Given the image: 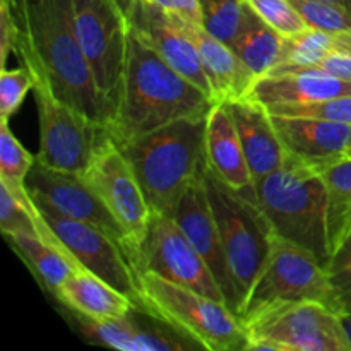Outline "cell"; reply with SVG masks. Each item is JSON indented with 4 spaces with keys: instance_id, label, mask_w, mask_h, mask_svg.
Here are the masks:
<instances>
[{
    "instance_id": "7",
    "label": "cell",
    "mask_w": 351,
    "mask_h": 351,
    "mask_svg": "<svg viewBox=\"0 0 351 351\" xmlns=\"http://www.w3.org/2000/svg\"><path fill=\"white\" fill-rule=\"evenodd\" d=\"M247 350L351 351L338 312L319 302H291L242 317Z\"/></svg>"
},
{
    "instance_id": "33",
    "label": "cell",
    "mask_w": 351,
    "mask_h": 351,
    "mask_svg": "<svg viewBox=\"0 0 351 351\" xmlns=\"http://www.w3.org/2000/svg\"><path fill=\"white\" fill-rule=\"evenodd\" d=\"M308 27L324 31L351 29V14L329 0H291Z\"/></svg>"
},
{
    "instance_id": "11",
    "label": "cell",
    "mask_w": 351,
    "mask_h": 351,
    "mask_svg": "<svg viewBox=\"0 0 351 351\" xmlns=\"http://www.w3.org/2000/svg\"><path fill=\"white\" fill-rule=\"evenodd\" d=\"M84 178L106 206L125 237V250L134 266L137 252L149 230L153 209L141 189L129 160L112 134L96 149Z\"/></svg>"
},
{
    "instance_id": "34",
    "label": "cell",
    "mask_w": 351,
    "mask_h": 351,
    "mask_svg": "<svg viewBox=\"0 0 351 351\" xmlns=\"http://www.w3.org/2000/svg\"><path fill=\"white\" fill-rule=\"evenodd\" d=\"M19 38V23L14 12L12 0L0 2V65L7 69V57L10 51H16Z\"/></svg>"
},
{
    "instance_id": "32",
    "label": "cell",
    "mask_w": 351,
    "mask_h": 351,
    "mask_svg": "<svg viewBox=\"0 0 351 351\" xmlns=\"http://www.w3.org/2000/svg\"><path fill=\"white\" fill-rule=\"evenodd\" d=\"M338 312L351 311V230L332 250L326 266Z\"/></svg>"
},
{
    "instance_id": "14",
    "label": "cell",
    "mask_w": 351,
    "mask_h": 351,
    "mask_svg": "<svg viewBox=\"0 0 351 351\" xmlns=\"http://www.w3.org/2000/svg\"><path fill=\"white\" fill-rule=\"evenodd\" d=\"M26 187L34 201L43 202L67 218L103 230L125 249V237L119 223L82 173L55 170L36 161L27 175Z\"/></svg>"
},
{
    "instance_id": "26",
    "label": "cell",
    "mask_w": 351,
    "mask_h": 351,
    "mask_svg": "<svg viewBox=\"0 0 351 351\" xmlns=\"http://www.w3.org/2000/svg\"><path fill=\"white\" fill-rule=\"evenodd\" d=\"M328 195L329 254L351 230V156L319 167Z\"/></svg>"
},
{
    "instance_id": "25",
    "label": "cell",
    "mask_w": 351,
    "mask_h": 351,
    "mask_svg": "<svg viewBox=\"0 0 351 351\" xmlns=\"http://www.w3.org/2000/svg\"><path fill=\"white\" fill-rule=\"evenodd\" d=\"M243 64L257 75L267 74L273 71L281 60L285 47V36L274 27L264 23L252 10L245 26L240 29L235 40L230 43Z\"/></svg>"
},
{
    "instance_id": "18",
    "label": "cell",
    "mask_w": 351,
    "mask_h": 351,
    "mask_svg": "<svg viewBox=\"0 0 351 351\" xmlns=\"http://www.w3.org/2000/svg\"><path fill=\"white\" fill-rule=\"evenodd\" d=\"M137 307L123 317L93 321L82 315L72 314V321L86 341L93 345L108 346L120 351H184L201 350L195 343L178 335L170 326L144 324L136 317Z\"/></svg>"
},
{
    "instance_id": "10",
    "label": "cell",
    "mask_w": 351,
    "mask_h": 351,
    "mask_svg": "<svg viewBox=\"0 0 351 351\" xmlns=\"http://www.w3.org/2000/svg\"><path fill=\"white\" fill-rule=\"evenodd\" d=\"M33 91L40 112L36 161L55 170L84 173L96 149L110 136L108 125L58 99L40 79Z\"/></svg>"
},
{
    "instance_id": "24",
    "label": "cell",
    "mask_w": 351,
    "mask_h": 351,
    "mask_svg": "<svg viewBox=\"0 0 351 351\" xmlns=\"http://www.w3.org/2000/svg\"><path fill=\"white\" fill-rule=\"evenodd\" d=\"M40 233L41 235L9 233L3 237L9 242L10 249L33 273L40 287H43L45 291L55 297L62 283L77 269L79 264L51 237L43 216H40Z\"/></svg>"
},
{
    "instance_id": "19",
    "label": "cell",
    "mask_w": 351,
    "mask_h": 351,
    "mask_svg": "<svg viewBox=\"0 0 351 351\" xmlns=\"http://www.w3.org/2000/svg\"><path fill=\"white\" fill-rule=\"evenodd\" d=\"M271 117L285 153L290 156L317 168L348 156L351 125L302 117Z\"/></svg>"
},
{
    "instance_id": "12",
    "label": "cell",
    "mask_w": 351,
    "mask_h": 351,
    "mask_svg": "<svg viewBox=\"0 0 351 351\" xmlns=\"http://www.w3.org/2000/svg\"><path fill=\"white\" fill-rule=\"evenodd\" d=\"M134 269L137 274L154 273L206 297L225 302L215 274L171 216L153 213L146 239L134 259Z\"/></svg>"
},
{
    "instance_id": "22",
    "label": "cell",
    "mask_w": 351,
    "mask_h": 351,
    "mask_svg": "<svg viewBox=\"0 0 351 351\" xmlns=\"http://www.w3.org/2000/svg\"><path fill=\"white\" fill-rule=\"evenodd\" d=\"M206 154L209 168L226 185L247 197L256 199L252 171L225 103H216L206 119Z\"/></svg>"
},
{
    "instance_id": "23",
    "label": "cell",
    "mask_w": 351,
    "mask_h": 351,
    "mask_svg": "<svg viewBox=\"0 0 351 351\" xmlns=\"http://www.w3.org/2000/svg\"><path fill=\"white\" fill-rule=\"evenodd\" d=\"M55 298L69 312L93 321L123 317L139 307L132 298L117 290L108 281L81 266L62 283Z\"/></svg>"
},
{
    "instance_id": "4",
    "label": "cell",
    "mask_w": 351,
    "mask_h": 351,
    "mask_svg": "<svg viewBox=\"0 0 351 351\" xmlns=\"http://www.w3.org/2000/svg\"><path fill=\"white\" fill-rule=\"evenodd\" d=\"M254 191L274 237L304 247L328 266V195L319 168L287 154L278 170L254 182Z\"/></svg>"
},
{
    "instance_id": "21",
    "label": "cell",
    "mask_w": 351,
    "mask_h": 351,
    "mask_svg": "<svg viewBox=\"0 0 351 351\" xmlns=\"http://www.w3.org/2000/svg\"><path fill=\"white\" fill-rule=\"evenodd\" d=\"M221 103H225L235 123L254 182L278 170L285 163L287 153L274 129L271 113L249 98Z\"/></svg>"
},
{
    "instance_id": "1",
    "label": "cell",
    "mask_w": 351,
    "mask_h": 351,
    "mask_svg": "<svg viewBox=\"0 0 351 351\" xmlns=\"http://www.w3.org/2000/svg\"><path fill=\"white\" fill-rule=\"evenodd\" d=\"M19 23L16 53L58 99L110 125L115 106L99 93L69 19L67 0H12Z\"/></svg>"
},
{
    "instance_id": "31",
    "label": "cell",
    "mask_w": 351,
    "mask_h": 351,
    "mask_svg": "<svg viewBox=\"0 0 351 351\" xmlns=\"http://www.w3.org/2000/svg\"><path fill=\"white\" fill-rule=\"evenodd\" d=\"M266 110L271 115L302 117V119L328 120V122H338L351 125V95L336 96V98L322 99V101L308 103V105L274 106V108Z\"/></svg>"
},
{
    "instance_id": "36",
    "label": "cell",
    "mask_w": 351,
    "mask_h": 351,
    "mask_svg": "<svg viewBox=\"0 0 351 351\" xmlns=\"http://www.w3.org/2000/svg\"><path fill=\"white\" fill-rule=\"evenodd\" d=\"M314 67L322 69L324 72H329L336 77L351 81V55H329L324 60L315 64Z\"/></svg>"
},
{
    "instance_id": "30",
    "label": "cell",
    "mask_w": 351,
    "mask_h": 351,
    "mask_svg": "<svg viewBox=\"0 0 351 351\" xmlns=\"http://www.w3.org/2000/svg\"><path fill=\"white\" fill-rule=\"evenodd\" d=\"M36 86V77L27 65L17 69H2L0 72V120L9 122L19 110L24 98Z\"/></svg>"
},
{
    "instance_id": "20",
    "label": "cell",
    "mask_w": 351,
    "mask_h": 351,
    "mask_svg": "<svg viewBox=\"0 0 351 351\" xmlns=\"http://www.w3.org/2000/svg\"><path fill=\"white\" fill-rule=\"evenodd\" d=\"M173 16V14H171ZM197 48L202 67L208 74L216 103L245 98L257 75L225 41L213 36L202 24L173 16Z\"/></svg>"
},
{
    "instance_id": "13",
    "label": "cell",
    "mask_w": 351,
    "mask_h": 351,
    "mask_svg": "<svg viewBox=\"0 0 351 351\" xmlns=\"http://www.w3.org/2000/svg\"><path fill=\"white\" fill-rule=\"evenodd\" d=\"M34 201V199H33ZM58 245L81 267L108 281L137 304L139 283L137 273L125 249L103 230L67 218L43 202L34 201Z\"/></svg>"
},
{
    "instance_id": "2",
    "label": "cell",
    "mask_w": 351,
    "mask_h": 351,
    "mask_svg": "<svg viewBox=\"0 0 351 351\" xmlns=\"http://www.w3.org/2000/svg\"><path fill=\"white\" fill-rule=\"evenodd\" d=\"M215 99L175 71L132 29L115 117L108 125L115 143L182 119L208 117Z\"/></svg>"
},
{
    "instance_id": "16",
    "label": "cell",
    "mask_w": 351,
    "mask_h": 351,
    "mask_svg": "<svg viewBox=\"0 0 351 351\" xmlns=\"http://www.w3.org/2000/svg\"><path fill=\"white\" fill-rule=\"evenodd\" d=\"M171 218L184 230L187 239L191 240L192 245L201 254L204 263L215 274L226 305L239 314V288H237L235 278H233L225 249H223L221 235H219L218 225H216V219L213 216L211 204H209L208 194H206L204 180L192 185L185 192Z\"/></svg>"
},
{
    "instance_id": "28",
    "label": "cell",
    "mask_w": 351,
    "mask_h": 351,
    "mask_svg": "<svg viewBox=\"0 0 351 351\" xmlns=\"http://www.w3.org/2000/svg\"><path fill=\"white\" fill-rule=\"evenodd\" d=\"M36 163V156L24 149L9 122L0 120V182L16 192H26V180L31 168Z\"/></svg>"
},
{
    "instance_id": "8",
    "label": "cell",
    "mask_w": 351,
    "mask_h": 351,
    "mask_svg": "<svg viewBox=\"0 0 351 351\" xmlns=\"http://www.w3.org/2000/svg\"><path fill=\"white\" fill-rule=\"evenodd\" d=\"M291 302H319L338 312L328 273L317 257L297 243L274 237L266 263L243 297L239 317Z\"/></svg>"
},
{
    "instance_id": "27",
    "label": "cell",
    "mask_w": 351,
    "mask_h": 351,
    "mask_svg": "<svg viewBox=\"0 0 351 351\" xmlns=\"http://www.w3.org/2000/svg\"><path fill=\"white\" fill-rule=\"evenodd\" d=\"M202 26L225 43H232L249 21L252 9L245 0H199Z\"/></svg>"
},
{
    "instance_id": "3",
    "label": "cell",
    "mask_w": 351,
    "mask_h": 351,
    "mask_svg": "<svg viewBox=\"0 0 351 351\" xmlns=\"http://www.w3.org/2000/svg\"><path fill=\"white\" fill-rule=\"evenodd\" d=\"M206 119L191 117L117 143L129 160L153 213L173 216L180 199L208 171Z\"/></svg>"
},
{
    "instance_id": "6",
    "label": "cell",
    "mask_w": 351,
    "mask_h": 351,
    "mask_svg": "<svg viewBox=\"0 0 351 351\" xmlns=\"http://www.w3.org/2000/svg\"><path fill=\"white\" fill-rule=\"evenodd\" d=\"M204 187L242 305L269 256L274 233L256 199L233 191L211 168L206 171Z\"/></svg>"
},
{
    "instance_id": "39",
    "label": "cell",
    "mask_w": 351,
    "mask_h": 351,
    "mask_svg": "<svg viewBox=\"0 0 351 351\" xmlns=\"http://www.w3.org/2000/svg\"><path fill=\"white\" fill-rule=\"evenodd\" d=\"M329 2L338 3V5L343 7V9H345L346 12L351 14V0H329Z\"/></svg>"
},
{
    "instance_id": "9",
    "label": "cell",
    "mask_w": 351,
    "mask_h": 351,
    "mask_svg": "<svg viewBox=\"0 0 351 351\" xmlns=\"http://www.w3.org/2000/svg\"><path fill=\"white\" fill-rule=\"evenodd\" d=\"M67 9L96 86L117 110L125 71L129 19L113 0H67Z\"/></svg>"
},
{
    "instance_id": "38",
    "label": "cell",
    "mask_w": 351,
    "mask_h": 351,
    "mask_svg": "<svg viewBox=\"0 0 351 351\" xmlns=\"http://www.w3.org/2000/svg\"><path fill=\"white\" fill-rule=\"evenodd\" d=\"M113 2H115L117 5H119V9L122 10V12H123V16H125L127 19H129V17H130V14H132V10H134V5H136V2H137V0H113Z\"/></svg>"
},
{
    "instance_id": "17",
    "label": "cell",
    "mask_w": 351,
    "mask_h": 351,
    "mask_svg": "<svg viewBox=\"0 0 351 351\" xmlns=\"http://www.w3.org/2000/svg\"><path fill=\"white\" fill-rule=\"evenodd\" d=\"M346 95H351V81L336 77L314 65H278L256 79L245 98L266 108H274L308 105Z\"/></svg>"
},
{
    "instance_id": "15",
    "label": "cell",
    "mask_w": 351,
    "mask_h": 351,
    "mask_svg": "<svg viewBox=\"0 0 351 351\" xmlns=\"http://www.w3.org/2000/svg\"><path fill=\"white\" fill-rule=\"evenodd\" d=\"M129 26L167 64L215 99L197 48L171 14L146 0H137L129 17Z\"/></svg>"
},
{
    "instance_id": "35",
    "label": "cell",
    "mask_w": 351,
    "mask_h": 351,
    "mask_svg": "<svg viewBox=\"0 0 351 351\" xmlns=\"http://www.w3.org/2000/svg\"><path fill=\"white\" fill-rule=\"evenodd\" d=\"M146 2L158 5L160 9H163L165 12L173 14V16L182 17V19L202 24L199 0H146Z\"/></svg>"
},
{
    "instance_id": "29",
    "label": "cell",
    "mask_w": 351,
    "mask_h": 351,
    "mask_svg": "<svg viewBox=\"0 0 351 351\" xmlns=\"http://www.w3.org/2000/svg\"><path fill=\"white\" fill-rule=\"evenodd\" d=\"M245 2L264 23L274 27L285 38L293 36L308 27L291 0H245Z\"/></svg>"
},
{
    "instance_id": "37",
    "label": "cell",
    "mask_w": 351,
    "mask_h": 351,
    "mask_svg": "<svg viewBox=\"0 0 351 351\" xmlns=\"http://www.w3.org/2000/svg\"><path fill=\"white\" fill-rule=\"evenodd\" d=\"M338 315H339V321H341L343 331H345L346 339H348L350 348H351V311L338 312Z\"/></svg>"
},
{
    "instance_id": "5",
    "label": "cell",
    "mask_w": 351,
    "mask_h": 351,
    "mask_svg": "<svg viewBox=\"0 0 351 351\" xmlns=\"http://www.w3.org/2000/svg\"><path fill=\"white\" fill-rule=\"evenodd\" d=\"M137 283V305L201 350H247L242 319L225 302L206 297L154 273H139Z\"/></svg>"
},
{
    "instance_id": "40",
    "label": "cell",
    "mask_w": 351,
    "mask_h": 351,
    "mask_svg": "<svg viewBox=\"0 0 351 351\" xmlns=\"http://www.w3.org/2000/svg\"><path fill=\"white\" fill-rule=\"evenodd\" d=\"M348 156H351V146H350V151H348Z\"/></svg>"
}]
</instances>
